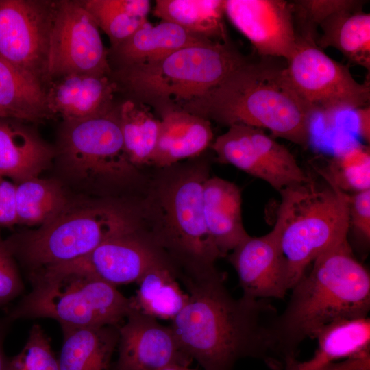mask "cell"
<instances>
[{
	"mask_svg": "<svg viewBox=\"0 0 370 370\" xmlns=\"http://www.w3.org/2000/svg\"><path fill=\"white\" fill-rule=\"evenodd\" d=\"M225 274L182 284L189 300L170 325L184 352L204 370H234L251 358L283 370L274 337L278 315L265 299L234 298Z\"/></svg>",
	"mask_w": 370,
	"mask_h": 370,
	"instance_id": "6da1fadb",
	"label": "cell"
},
{
	"mask_svg": "<svg viewBox=\"0 0 370 370\" xmlns=\"http://www.w3.org/2000/svg\"><path fill=\"white\" fill-rule=\"evenodd\" d=\"M291 288L278 314L274 337L284 370H293L300 344L323 327L342 319L367 317L370 276L355 258L347 238L328 249Z\"/></svg>",
	"mask_w": 370,
	"mask_h": 370,
	"instance_id": "7a4b0ae2",
	"label": "cell"
},
{
	"mask_svg": "<svg viewBox=\"0 0 370 370\" xmlns=\"http://www.w3.org/2000/svg\"><path fill=\"white\" fill-rule=\"evenodd\" d=\"M283 69L248 61L181 110L228 127L268 130L273 138L306 148L313 116L288 84Z\"/></svg>",
	"mask_w": 370,
	"mask_h": 370,
	"instance_id": "3957f363",
	"label": "cell"
},
{
	"mask_svg": "<svg viewBox=\"0 0 370 370\" xmlns=\"http://www.w3.org/2000/svg\"><path fill=\"white\" fill-rule=\"evenodd\" d=\"M249 60L231 43L210 40L179 49L153 62L112 70L117 92L160 116L181 110Z\"/></svg>",
	"mask_w": 370,
	"mask_h": 370,
	"instance_id": "277c9868",
	"label": "cell"
},
{
	"mask_svg": "<svg viewBox=\"0 0 370 370\" xmlns=\"http://www.w3.org/2000/svg\"><path fill=\"white\" fill-rule=\"evenodd\" d=\"M204 168H185L156 186L155 201L159 224L151 235L177 272V280L202 281L221 271V258L208 232L203 210Z\"/></svg>",
	"mask_w": 370,
	"mask_h": 370,
	"instance_id": "5b68a950",
	"label": "cell"
},
{
	"mask_svg": "<svg viewBox=\"0 0 370 370\" xmlns=\"http://www.w3.org/2000/svg\"><path fill=\"white\" fill-rule=\"evenodd\" d=\"M310 177L305 182L280 190L275 223L291 289L321 254L347 238L348 194L323 179Z\"/></svg>",
	"mask_w": 370,
	"mask_h": 370,
	"instance_id": "8992f818",
	"label": "cell"
},
{
	"mask_svg": "<svg viewBox=\"0 0 370 370\" xmlns=\"http://www.w3.org/2000/svg\"><path fill=\"white\" fill-rule=\"evenodd\" d=\"M138 231L134 217L111 204H70L36 230L6 240L32 271L69 262L89 253L103 241Z\"/></svg>",
	"mask_w": 370,
	"mask_h": 370,
	"instance_id": "52a82bcc",
	"label": "cell"
},
{
	"mask_svg": "<svg viewBox=\"0 0 370 370\" xmlns=\"http://www.w3.org/2000/svg\"><path fill=\"white\" fill-rule=\"evenodd\" d=\"M31 292L11 310L8 321L49 318L61 327L120 326L133 310L116 286L86 274L32 272Z\"/></svg>",
	"mask_w": 370,
	"mask_h": 370,
	"instance_id": "ba28073f",
	"label": "cell"
},
{
	"mask_svg": "<svg viewBox=\"0 0 370 370\" xmlns=\"http://www.w3.org/2000/svg\"><path fill=\"white\" fill-rule=\"evenodd\" d=\"M119 105L93 117L63 121L55 158L69 176L86 184L120 183L136 173L124 151Z\"/></svg>",
	"mask_w": 370,
	"mask_h": 370,
	"instance_id": "9c48e42d",
	"label": "cell"
},
{
	"mask_svg": "<svg viewBox=\"0 0 370 370\" xmlns=\"http://www.w3.org/2000/svg\"><path fill=\"white\" fill-rule=\"evenodd\" d=\"M283 72L312 116H334L369 105V80L356 81L348 66L331 58L312 40L297 38Z\"/></svg>",
	"mask_w": 370,
	"mask_h": 370,
	"instance_id": "30bf717a",
	"label": "cell"
},
{
	"mask_svg": "<svg viewBox=\"0 0 370 370\" xmlns=\"http://www.w3.org/2000/svg\"><path fill=\"white\" fill-rule=\"evenodd\" d=\"M56 1L0 0V58L45 90Z\"/></svg>",
	"mask_w": 370,
	"mask_h": 370,
	"instance_id": "8fae6325",
	"label": "cell"
},
{
	"mask_svg": "<svg viewBox=\"0 0 370 370\" xmlns=\"http://www.w3.org/2000/svg\"><path fill=\"white\" fill-rule=\"evenodd\" d=\"M111 73L108 50L90 14L79 0L56 1L50 36L48 85L73 74L110 76Z\"/></svg>",
	"mask_w": 370,
	"mask_h": 370,
	"instance_id": "7c38bea8",
	"label": "cell"
},
{
	"mask_svg": "<svg viewBox=\"0 0 370 370\" xmlns=\"http://www.w3.org/2000/svg\"><path fill=\"white\" fill-rule=\"evenodd\" d=\"M211 147L219 162L262 180L278 192L310 178L286 147L259 128L231 125Z\"/></svg>",
	"mask_w": 370,
	"mask_h": 370,
	"instance_id": "4fadbf2b",
	"label": "cell"
},
{
	"mask_svg": "<svg viewBox=\"0 0 370 370\" xmlns=\"http://www.w3.org/2000/svg\"><path fill=\"white\" fill-rule=\"evenodd\" d=\"M160 265L173 267L150 234L136 231L109 238L75 260L35 272L46 275L86 274L117 286L137 282L147 271Z\"/></svg>",
	"mask_w": 370,
	"mask_h": 370,
	"instance_id": "5bb4252c",
	"label": "cell"
},
{
	"mask_svg": "<svg viewBox=\"0 0 370 370\" xmlns=\"http://www.w3.org/2000/svg\"><path fill=\"white\" fill-rule=\"evenodd\" d=\"M225 15L264 57L286 61L297 44L291 2L284 0H224Z\"/></svg>",
	"mask_w": 370,
	"mask_h": 370,
	"instance_id": "9a60e30c",
	"label": "cell"
},
{
	"mask_svg": "<svg viewBox=\"0 0 370 370\" xmlns=\"http://www.w3.org/2000/svg\"><path fill=\"white\" fill-rule=\"evenodd\" d=\"M115 370H160L193 360L182 349L171 326L132 310L119 327Z\"/></svg>",
	"mask_w": 370,
	"mask_h": 370,
	"instance_id": "2e32d148",
	"label": "cell"
},
{
	"mask_svg": "<svg viewBox=\"0 0 370 370\" xmlns=\"http://www.w3.org/2000/svg\"><path fill=\"white\" fill-rule=\"evenodd\" d=\"M227 257L237 273L242 296L254 299H283L289 290L280 229L276 223L263 236H249Z\"/></svg>",
	"mask_w": 370,
	"mask_h": 370,
	"instance_id": "e0dca14e",
	"label": "cell"
},
{
	"mask_svg": "<svg viewBox=\"0 0 370 370\" xmlns=\"http://www.w3.org/2000/svg\"><path fill=\"white\" fill-rule=\"evenodd\" d=\"M110 76L73 74L51 82L45 90L48 108L63 121H76L106 112L116 103Z\"/></svg>",
	"mask_w": 370,
	"mask_h": 370,
	"instance_id": "ac0fdd59",
	"label": "cell"
},
{
	"mask_svg": "<svg viewBox=\"0 0 370 370\" xmlns=\"http://www.w3.org/2000/svg\"><path fill=\"white\" fill-rule=\"evenodd\" d=\"M55 156V147L26 122L0 117V175L15 184L39 177Z\"/></svg>",
	"mask_w": 370,
	"mask_h": 370,
	"instance_id": "d6986e66",
	"label": "cell"
},
{
	"mask_svg": "<svg viewBox=\"0 0 370 370\" xmlns=\"http://www.w3.org/2000/svg\"><path fill=\"white\" fill-rule=\"evenodd\" d=\"M210 40L171 22L162 21L153 25L147 20L126 40L108 49V60L110 66H114L112 69L147 64Z\"/></svg>",
	"mask_w": 370,
	"mask_h": 370,
	"instance_id": "ffe728a7",
	"label": "cell"
},
{
	"mask_svg": "<svg viewBox=\"0 0 370 370\" xmlns=\"http://www.w3.org/2000/svg\"><path fill=\"white\" fill-rule=\"evenodd\" d=\"M203 210L208 232L221 257L249 237L242 219V196L234 183L208 177L203 185Z\"/></svg>",
	"mask_w": 370,
	"mask_h": 370,
	"instance_id": "44dd1931",
	"label": "cell"
},
{
	"mask_svg": "<svg viewBox=\"0 0 370 370\" xmlns=\"http://www.w3.org/2000/svg\"><path fill=\"white\" fill-rule=\"evenodd\" d=\"M156 146L150 164L168 168L177 162L199 156L211 145V123L184 110L162 114Z\"/></svg>",
	"mask_w": 370,
	"mask_h": 370,
	"instance_id": "7402d4cb",
	"label": "cell"
},
{
	"mask_svg": "<svg viewBox=\"0 0 370 370\" xmlns=\"http://www.w3.org/2000/svg\"><path fill=\"white\" fill-rule=\"evenodd\" d=\"M119 327H62L60 370H109L118 345Z\"/></svg>",
	"mask_w": 370,
	"mask_h": 370,
	"instance_id": "603a6c76",
	"label": "cell"
},
{
	"mask_svg": "<svg viewBox=\"0 0 370 370\" xmlns=\"http://www.w3.org/2000/svg\"><path fill=\"white\" fill-rule=\"evenodd\" d=\"M314 338L317 348L313 356L297 362L293 370H317L339 360L369 354L370 319L368 317L338 319L321 328Z\"/></svg>",
	"mask_w": 370,
	"mask_h": 370,
	"instance_id": "cb8c5ba5",
	"label": "cell"
},
{
	"mask_svg": "<svg viewBox=\"0 0 370 370\" xmlns=\"http://www.w3.org/2000/svg\"><path fill=\"white\" fill-rule=\"evenodd\" d=\"M316 45L321 49L332 47L352 64L370 70V14L362 9L332 14L319 26Z\"/></svg>",
	"mask_w": 370,
	"mask_h": 370,
	"instance_id": "d4e9b609",
	"label": "cell"
},
{
	"mask_svg": "<svg viewBox=\"0 0 370 370\" xmlns=\"http://www.w3.org/2000/svg\"><path fill=\"white\" fill-rule=\"evenodd\" d=\"M137 283L136 295L130 298L132 309L157 319L171 321L189 300V295L181 288L172 266L151 268Z\"/></svg>",
	"mask_w": 370,
	"mask_h": 370,
	"instance_id": "484cf974",
	"label": "cell"
},
{
	"mask_svg": "<svg viewBox=\"0 0 370 370\" xmlns=\"http://www.w3.org/2000/svg\"><path fill=\"white\" fill-rule=\"evenodd\" d=\"M153 15L212 41L229 42L224 0H158Z\"/></svg>",
	"mask_w": 370,
	"mask_h": 370,
	"instance_id": "4316f807",
	"label": "cell"
},
{
	"mask_svg": "<svg viewBox=\"0 0 370 370\" xmlns=\"http://www.w3.org/2000/svg\"><path fill=\"white\" fill-rule=\"evenodd\" d=\"M0 109L26 123L52 118L45 90L0 58Z\"/></svg>",
	"mask_w": 370,
	"mask_h": 370,
	"instance_id": "83f0119b",
	"label": "cell"
},
{
	"mask_svg": "<svg viewBox=\"0 0 370 370\" xmlns=\"http://www.w3.org/2000/svg\"><path fill=\"white\" fill-rule=\"evenodd\" d=\"M119 116L124 151L129 160L136 167L150 164L160 119L148 106L128 99L119 105Z\"/></svg>",
	"mask_w": 370,
	"mask_h": 370,
	"instance_id": "f1b7e54d",
	"label": "cell"
},
{
	"mask_svg": "<svg viewBox=\"0 0 370 370\" xmlns=\"http://www.w3.org/2000/svg\"><path fill=\"white\" fill-rule=\"evenodd\" d=\"M16 184L18 223L41 226L69 204L62 186L56 180L36 177Z\"/></svg>",
	"mask_w": 370,
	"mask_h": 370,
	"instance_id": "f546056e",
	"label": "cell"
},
{
	"mask_svg": "<svg viewBox=\"0 0 370 370\" xmlns=\"http://www.w3.org/2000/svg\"><path fill=\"white\" fill-rule=\"evenodd\" d=\"M99 29L108 36L110 47L129 38L145 21L151 10L148 0H80Z\"/></svg>",
	"mask_w": 370,
	"mask_h": 370,
	"instance_id": "4dcf8cb0",
	"label": "cell"
},
{
	"mask_svg": "<svg viewBox=\"0 0 370 370\" xmlns=\"http://www.w3.org/2000/svg\"><path fill=\"white\" fill-rule=\"evenodd\" d=\"M319 172L347 194L370 189L369 146L356 143L345 148L333 156L326 169Z\"/></svg>",
	"mask_w": 370,
	"mask_h": 370,
	"instance_id": "1f68e13d",
	"label": "cell"
},
{
	"mask_svg": "<svg viewBox=\"0 0 370 370\" xmlns=\"http://www.w3.org/2000/svg\"><path fill=\"white\" fill-rule=\"evenodd\" d=\"M366 1L358 0H297L291 2L297 38L316 43L317 29L329 16L337 12L362 9Z\"/></svg>",
	"mask_w": 370,
	"mask_h": 370,
	"instance_id": "d6a6232c",
	"label": "cell"
},
{
	"mask_svg": "<svg viewBox=\"0 0 370 370\" xmlns=\"http://www.w3.org/2000/svg\"><path fill=\"white\" fill-rule=\"evenodd\" d=\"M8 370H60L50 338L40 325L32 327L21 351L9 360Z\"/></svg>",
	"mask_w": 370,
	"mask_h": 370,
	"instance_id": "836d02e7",
	"label": "cell"
},
{
	"mask_svg": "<svg viewBox=\"0 0 370 370\" xmlns=\"http://www.w3.org/2000/svg\"><path fill=\"white\" fill-rule=\"evenodd\" d=\"M11 251L0 236V306L16 298L23 291V284Z\"/></svg>",
	"mask_w": 370,
	"mask_h": 370,
	"instance_id": "e575fe53",
	"label": "cell"
},
{
	"mask_svg": "<svg viewBox=\"0 0 370 370\" xmlns=\"http://www.w3.org/2000/svg\"><path fill=\"white\" fill-rule=\"evenodd\" d=\"M349 227L366 241L370 238V189L348 194Z\"/></svg>",
	"mask_w": 370,
	"mask_h": 370,
	"instance_id": "d590c367",
	"label": "cell"
},
{
	"mask_svg": "<svg viewBox=\"0 0 370 370\" xmlns=\"http://www.w3.org/2000/svg\"><path fill=\"white\" fill-rule=\"evenodd\" d=\"M16 184L0 175V226L12 227L17 222Z\"/></svg>",
	"mask_w": 370,
	"mask_h": 370,
	"instance_id": "8d00e7d4",
	"label": "cell"
},
{
	"mask_svg": "<svg viewBox=\"0 0 370 370\" xmlns=\"http://www.w3.org/2000/svg\"><path fill=\"white\" fill-rule=\"evenodd\" d=\"M357 130L360 136L367 144L370 141V106L356 110Z\"/></svg>",
	"mask_w": 370,
	"mask_h": 370,
	"instance_id": "74e56055",
	"label": "cell"
},
{
	"mask_svg": "<svg viewBox=\"0 0 370 370\" xmlns=\"http://www.w3.org/2000/svg\"><path fill=\"white\" fill-rule=\"evenodd\" d=\"M4 335L5 326L3 322H0V370H8L9 362L3 350Z\"/></svg>",
	"mask_w": 370,
	"mask_h": 370,
	"instance_id": "f35d334b",
	"label": "cell"
},
{
	"mask_svg": "<svg viewBox=\"0 0 370 370\" xmlns=\"http://www.w3.org/2000/svg\"><path fill=\"white\" fill-rule=\"evenodd\" d=\"M160 370H198V369H191L189 367V366H184V365H171Z\"/></svg>",
	"mask_w": 370,
	"mask_h": 370,
	"instance_id": "ab89813d",
	"label": "cell"
},
{
	"mask_svg": "<svg viewBox=\"0 0 370 370\" xmlns=\"http://www.w3.org/2000/svg\"><path fill=\"white\" fill-rule=\"evenodd\" d=\"M0 117H8L7 114L0 109Z\"/></svg>",
	"mask_w": 370,
	"mask_h": 370,
	"instance_id": "60d3db41",
	"label": "cell"
},
{
	"mask_svg": "<svg viewBox=\"0 0 370 370\" xmlns=\"http://www.w3.org/2000/svg\"><path fill=\"white\" fill-rule=\"evenodd\" d=\"M317 370H326V369H325L324 368H320V369H318Z\"/></svg>",
	"mask_w": 370,
	"mask_h": 370,
	"instance_id": "b9f144b4",
	"label": "cell"
}]
</instances>
